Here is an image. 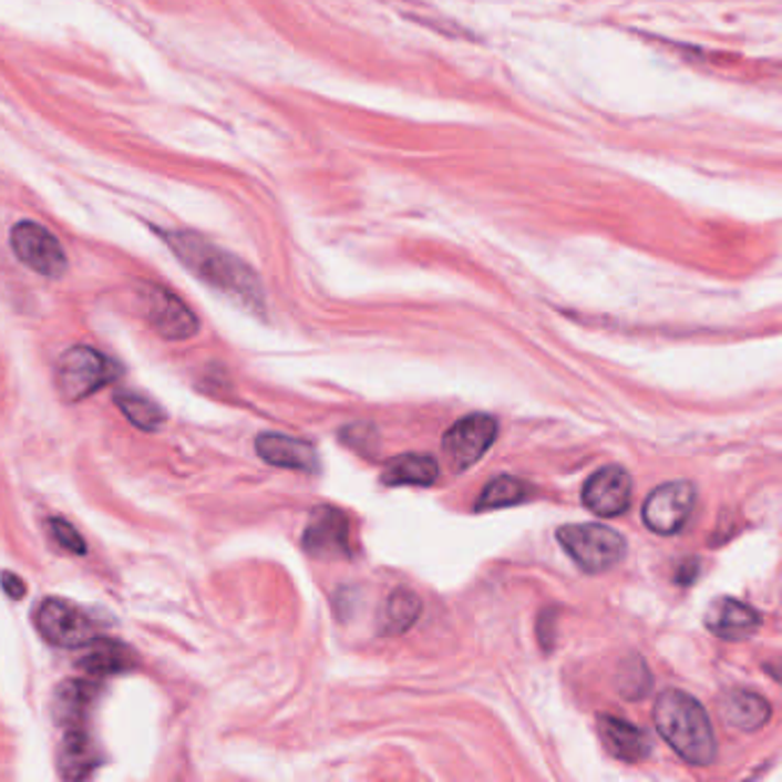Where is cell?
<instances>
[{
    "label": "cell",
    "instance_id": "cell-1",
    "mask_svg": "<svg viewBox=\"0 0 782 782\" xmlns=\"http://www.w3.org/2000/svg\"><path fill=\"white\" fill-rule=\"evenodd\" d=\"M166 244L195 276L212 285L214 289L223 291V295L239 301L253 312L265 308L263 282H259L257 274L241 257L227 253L209 239L188 230L168 233Z\"/></svg>",
    "mask_w": 782,
    "mask_h": 782
},
{
    "label": "cell",
    "instance_id": "cell-2",
    "mask_svg": "<svg viewBox=\"0 0 782 782\" xmlns=\"http://www.w3.org/2000/svg\"><path fill=\"white\" fill-rule=\"evenodd\" d=\"M651 719H655L657 732L683 762L691 766H709L713 762V728L704 707L696 698L668 689L657 698Z\"/></svg>",
    "mask_w": 782,
    "mask_h": 782
},
{
    "label": "cell",
    "instance_id": "cell-3",
    "mask_svg": "<svg viewBox=\"0 0 782 782\" xmlns=\"http://www.w3.org/2000/svg\"><path fill=\"white\" fill-rule=\"evenodd\" d=\"M122 374V368L92 347L76 344L64 351L55 368V388L68 402H81Z\"/></svg>",
    "mask_w": 782,
    "mask_h": 782
},
{
    "label": "cell",
    "instance_id": "cell-4",
    "mask_svg": "<svg viewBox=\"0 0 782 782\" xmlns=\"http://www.w3.org/2000/svg\"><path fill=\"white\" fill-rule=\"evenodd\" d=\"M558 542L574 563L588 574H604L620 565L627 556L625 537L608 526L569 524L558 531Z\"/></svg>",
    "mask_w": 782,
    "mask_h": 782
},
{
    "label": "cell",
    "instance_id": "cell-5",
    "mask_svg": "<svg viewBox=\"0 0 782 782\" xmlns=\"http://www.w3.org/2000/svg\"><path fill=\"white\" fill-rule=\"evenodd\" d=\"M138 301L145 319L163 340L179 342L198 336L200 331L198 317H195V312L175 295V291L154 282H141Z\"/></svg>",
    "mask_w": 782,
    "mask_h": 782
},
{
    "label": "cell",
    "instance_id": "cell-6",
    "mask_svg": "<svg viewBox=\"0 0 782 782\" xmlns=\"http://www.w3.org/2000/svg\"><path fill=\"white\" fill-rule=\"evenodd\" d=\"M10 246L21 265L44 278H62L70 267L58 237L35 220H19L10 233Z\"/></svg>",
    "mask_w": 782,
    "mask_h": 782
},
{
    "label": "cell",
    "instance_id": "cell-7",
    "mask_svg": "<svg viewBox=\"0 0 782 782\" xmlns=\"http://www.w3.org/2000/svg\"><path fill=\"white\" fill-rule=\"evenodd\" d=\"M498 434V422L488 413H471L445 432L443 452L447 464L462 473L469 466L477 464L486 450L494 445Z\"/></svg>",
    "mask_w": 782,
    "mask_h": 782
},
{
    "label": "cell",
    "instance_id": "cell-8",
    "mask_svg": "<svg viewBox=\"0 0 782 782\" xmlns=\"http://www.w3.org/2000/svg\"><path fill=\"white\" fill-rule=\"evenodd\" d=\"M696 486L691 482H668L651 492L642 505L645 526L657 535H675L687 526L696 507Z\"/></svg>",
    "mask_w": 782,
    "mask_h": 782
},
{
    "label": "cell",
    "instance_id": "cell-9",
    "mask_svg": "<svg viewBox=\"0 0 782 782\" xmlns=\"http://www.w3.org/2000/svg\"><path fill=\"white\" fill-rule=\"evenodd\" d=\"M35 625L40 634L58 647H83L92 638H96V627L90 620V615H85L79 606L49 597L40 604L35 613Z\"/></svg>",
    "mask_w": 782,
    "mask_h": 782
},
{
    "label": "cell",
    "instance_id": "cell-10",
    "mask_svg": "<svg viewBox=\"0 0 782 782\" xmlns=\"http://www.w3.org/2000/svg\"><path fill=\"white\" fill-rule=\"evenodd\" d=\"M303 548L312 558H351L349 518L336 507H317L303 533Z\"/></svg>",
    "mask_w": 782,
    "mask_h": 782
},
{
    "label": "cell",
    "instance_id": "cell-11",
    "mask_svg": "<svg viewBox=\"0 0 782 782\" xmlns=\"http://www.w3.org/2000/svg\"><path fill=\"white\" fill-rule=\"evenodd\" d=\"M634 482L622 466H606L588 477L583 486V503L597 516L625 514L631 505Z\"/></svg>",
    "mask_w": 782,
    "mask_h": 782
},
{
    "label": "cell",
    "instance_id": "cell-12",
    "mask_svg": "<svg viewBox=\"0 0 782 782\" xmlns=\"http://www.w3.org/2000/svg\"><path fill=\"white\" fill-rule=\"evenodd\" d=\"M704 625L723 640H745L762 627V617L753 606L732 597H719L707 608Z\"/></svg>",
    "mask_w": 782,
    "mask_h": 782
},
{
    "label": "cell",
    "instance_id": "cell-13",
    "mask_svg": "<svg viewBox=\"0 0 782 782\" xmlns=\"http://www.w3.org/2000/svg\"><path fill=\"white\" fill-rule=\"evenodd\" d=\"M255 447L259 457L271 466L303 471V473L319 471L315 447L301 439H291L285 434H263L255 441Z\"/></svg>",
    "mask_w": 782,
    "mask_h": 782
},
{
    "label": "cell",
    "instance_id": "cell-14",
    "mask_svg": "<svg viewBox=\"0 0 782 782\" xmlns=\"http://www.w3.org/2000/svg\"><path fill=\"white\" fill-rule=\"evenodd\" d=\"M85 651L79 659V668L94 677L124 675L136 668V651L113 638H92L83 645Z\"/></svg>",
    "mask_w": 782,
    "mask_h": 782
},
{
    "label": "cell",
    "instance_id": "cell-15",
    "mask_svg": "<svg viewBox=\"0 0 782 782\" xmlns=\"http://www.w3.org/2000/svg\"><path fill=\"white\" fill-rule=\"evenodd\" d=\"M599 734L613 758L636 764L651 753L649 734L629 721L615 719V716H599Z\"/></svg>",
    "mask_w": 782,
    "mask_h": 782
},
{
    "label": "cell",
    "instance_id": "cell-16",
    "mask_svg": "<svg viewBox=\"0 0 782 782\" xmlns=\"http://www.w3.org/2000/svg\"><path fill=\"white\" fill-rule=\"evenodd\" d=\"M100 693V687L90 679H68L55 693V719L58 723L70 728H85L88 713Z\"/></svg>",
    "mask_w": 782,
    "mask_h": 782
},
{
    "label": "cell",
    "instance_id": "cell-17",
    "mask_svg": "<svg viewBox=\"0 0 782 782\" xmlns=\"http://www.w3.org/2000/svg\"><path fill=\"white\" fill-rule=\"evenodd\" d=\"M96 751L85 728L64 730L58 766L64 780H83L96 769Z\"/></svg>",
    "mask_w": 782,
    "mask_h": 782
},
{
    "label": "cell",
    "instance_id": "cell-18",
    "mask_svg": "<svg viewBox=\"0 0 782 782\" xmlns=\"http://www.w3.org/2000/svg\"><path fill=\"white\" fill-rule=\"evenodd\" d=\"M723 721L741 732H755L771 721V704L753 691H734L721 704Z\"/></svg>",
    "mask_w": 782,
    "mask_h": 782
},
{
    "label": "cell",
    "instance_id": "cell-19",
    "mask_svg": "<svg viewBox=\"0 0 782 782\" xmlns=\"http://www.w3.org/2000/svg\"><path fill=\"white\" fill-rule=\"evenodd\" d=\"M381 480L388 486H430L439 480V464L430 454H402L385 464Z\"/></svg>",
    "mask_w": 782,
    "mask_h": 782
},
{
    "label": "cell",
    "instance_id": "cell-20",
    "mask_svg": "<svg viewBox=\"0 0 782 782\" xmlns=\"http://www.w3.org/2000/svg\"><path fill=\"white\" fill-rule=\"evenodd\" d=\"M422 613V601L411 590H395L385 601L383 610V634H404L411 629Z\"/></svg>",
    "mask_w": 782,
    "mask_h": 782
},
{
    "label": "cell",
    "instance_id": "cell-21",
    "mask_svg": "<svg viewBox=\"0 0 782 782\" xmlns=\"http://www.w3.org/2000/svg\"><path fill=\"white\" fill-rule=\"evenodd\" d=\"M528 492H531V486L524 480H516L512 475H501L484 486V492L480 494V498L475 503V510L484 512V510L510 507V505L526 501Z\"/></svg>",
    "mask_w": 782,
    "mask_h": 782
},
{
    "label": "cell",
    "instance_id": "cell-22",
    "mask_svg": "<svg viewBox=\"0 0 782 782\" xmlns=\"http://www.w3.org/2000/svg\"><path fill=\"white\" fill-rule=\"evenodd\" d=\"M115 404L120 407V411L126 415L128 422H134L138 430H145V432H158L168 420V413L156 402L136 393H117Z\"/></svg>",
    "mask_w": 782,
    "mask_h": 782
},
{
    "label": "cell",
    "instance_id": "cell-23",
    "mask_svg": "<svg viewBox=\"0 0 782 782\" xmlns=\"http://www.w3.org/2000/svg\"><path fill=\"white\" fill-rule=\"evenodd\" d=\"M617 687H620V693L629 700H642L649 689H651V675L647 670V666L634 657L629 659L620 672H617Z\"/></svg>",
    "mask_w": 782,
    "mask_h": 782
},
{
    "label": "cell",
    "instance_id": "cell-24",
    "mask_svg": "<svg viewBox=\"0 0 782 782\" xmlns=\"http://www.w3.org/2000/svg\"><path fill=\"white\" fill-rule=\"evenodd\" d=\"M51 531H53V535H55V539H58V544H60L62 548H68V551L79 553V556H83V553H85V542H83V537L76 533V528L68 524V521H64V518H51Z\"/></svg>",
    "mask_w": 782,
    "mask_h": 782
},
{
    "label": "cell",
    "instance_id": "cell-25",
    "mask_svg": "<svg viewBox=\"0 0 782 782\" xmlns=\"http://www.w3.org/2000/svg\"><path fill=\"white\" fill-rule=\"evenodd\" d=\"M340 439L351 445L353 450H361V454H368L377 447V432L368 425H351L347 430H342Z\"/></svg>",
    "mask_w": 782,
    "mask_h": 782
},
{
    "label": "cell",
    "instance_id": "cell-26",
    "mask_svg": "<svg viewBox=\"0 0 782 782\" xmlns=\"http://www.w3.org/2000/svg\"><path fill=\"white\" fill-rule=\"evenodd\" d=\"M700 574V560L698 558H689V560H681V565L677 567L675 572V583L679 585H693L696 578Z\"/></svg>",
    "mask_w": 782,
    "mask_h": 782
},
{
    "label": "cell",
    "instance_id": "cell-27",
    "mask_svg": "<svg viewBox=\"0 0 782 782\" xmlns=\"http://www.w3.org/2000/svg\"><path fill=\"white\" fill-rule=\"evenodd\" d=\"M0 585H3V590L10 599H21L25 595L23 580L12 572H3V576H0Z\"/></svg>",
    "mask_w": 782,
    "mask_h": 782
}]
</instances>
